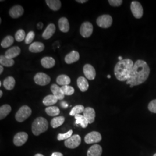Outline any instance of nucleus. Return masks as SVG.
I'll return each instance as SVG.
<instances>
[{
    "mask_svg": "<svg viewBox=\"0 0 156 156\" xmlns=\"http://www.w3.org/2000/svg\"><path fill=\"white\" fill-rule=\"evenodd\" d=\"M153 156H156V153H155V154L153 155Z\"/></svg>",
    "mask_w": 156,
    "mask_h": 156,
    "instance_id": "nucleus-50",
    "label": "nucleus"
},
{
    "mask_svg": "<svg viewBox=\"0 0 156 156\" xmlns=\"http://www.w3.org/2000/svg\"><path fill=\"white\" fill-rule=\"evenodd\" d=\"M84 74L86 78L89 80H94L96 76V72L95 69L93 66L90 65L89 64H86L83 67Z\"/></svg>",
    "mask_w": 156,
    "mask_h": 156,
    "instance_id": "nucleus-12",
    "label": "nucleus"
},
{
    "mask_svg": "<svg viewBox=\"0 0 156 156\" xmlns=\"http://www.w3.org/2000/svg\"><path fill=\"white\" fill-rule=\"evenodd\" d=\"M14 42V38L12 36L8 35L5 37L1 43V46L3 48H7L10 47Z\"/></svg>",
    "mask_w": 156,
    "mask_h": 156,
    "instance_id": "nucleus-33",
    "label": "nucleus"
},
{
    "mask_svg": "<svg viewBox=\"0 0 156 156\" xmlns=\"http://www.w3.org/2000/svg\"><path fill=\"white\" fill-rule=\"evenodd\" d=\"M51 156H63L62 153L60 152H54L53 153V154H51Z\"/></svg>",
    "mask_w": 156,
    "mask_h": 156,
    "instance_id": "nucleus-41",
    "label": "nucleus"
},
{
    "mask_svg": "<svg viewBox=\"0 0 156 156\" xmlns=\"http://www.w3.org/2000/svg\"><path fill=\"white\" fill-rule=\"evenodd\" d=\"M21 50L19 46H13L6 51L5 55L6 58L9 59H13L20 55Z\"/></svg>",
    "mask_w": 156,
    "mask_h": 156,
    "instance_id": "nucleus-18",
    "label": "nucleus"
},
{
    "mask_svg": "<svg viewBox=\"0 0 156 156\" xmlns=\"http://www.w3.org/2000/svg\"><path fill=\"white\" fill-rule=\"evenodd\" d=\"M11 106L8 104L3 105L0 108V120L4 119L11 112Z\"/></svg>",
    "mask_w": 156,
    "mask_h": 156,
    "instance_id": "nucleus-29",
    "label": "nucleus"
},
{
    "mask_svg": "<svg viewBox=\"0 0 156 156\" xmlns=\"http://www.w3.org/2000/svg\"><path fill=\"white\" fill-rule=\"evenodd\" d=\"M101 140V135L97 131H92L87 134L84 137V141L87 144L98 143L100 142Z\"/></svg>",
    "mask_w": 156,
    "mask_h": 156,
    "instance_id": "nucleus-10",
    "label": "nucleus"
},
{
    "mask_svg": "<svg viewBox=\"0 0 156 156\" xmlns=\"http://www.w3.org/2000/svg\"><path fill=\"white\" fill-rule=\"evenodd\" d=\"M56 82L62 86H67L71 83V79L66 75H60L56 79Z\"/></svg>",
    "mask_w": 156,
    "mask_h": 156,
    "instance_id": "nucleus-26",
    "label": "nucleus"
},
{
    "mask_svg": "<svg viewBox=\"0 0 156 156\" xmlns=\"http://www.w3.org/2000/svg\"><path fill=\"white\" fill-rule=\"evenodd\" d=\"M34 80L35 83L39 86H46L49 83L51 80L50 76L45 73H37L34 77Z\"/></svg>",
    "mask_w": 156,
    "mask_h": 156,
    "instance_id": "nucleus-7",
    "label": "nucleus"
},
{
    "mask_svg": "<svg viewBox=\"0 0 156 156\" xmlns=\"http://www.w3.org/2000/svg\"><path fill=\"white\" fill-rule=\"evenodd\" d=\"M41 63L42 67H44L45 68H51L54 67L56 62L55 60L51 57H45L41 59Z\"/></svg>",
    "mask_w": 156,
    "mask_h": 156,
    "instance_id": "nucleus-23",
    "label": "nucleus"
},
{
    "mask_svg": "<svg viewBox=\"0 0 156 156\" xmlns=\"http://www.w3.org/2000/svg\"><path fill=\"white\" fill-rule=\"evenodd\" d=\"M48 129V122L42 117H37L32 124V132L34 135L38 136L47 131Z\"/></svg>",
    "mask_w": 156,
    "mask_h": 156,
    "instance_id": "nucleus-3",
    "label": "nucleus"
},
{
    "mask_svg": "<svg viewBox=\"0 0 156 156\" xmlns=\"http://www.w3.org/2000/svg\"><path fill=\"white\" fill-rule=\"evenodd\" d=\"M45 112L50 116H57L60 113V111L59 108L57 106H55L47 107L45 109Z\"/></svg>",
    "mask_w": 156,
    "mask_h": 156,
    "instance_id": "nucleus-31",
    "label": "nucleus"
},
{
    "mask_svg": "<svg viewBox=\"0 0 156 156\" xmlns=\"http://www.w3.org/2000/svg\"><path fill=\"white\" fill-rule=\"evenodd\" d=\"M119 58V61H122V60H123V57H122V56H119V58Z\"/></svg>",
    "mask_w": 156,
    "mask_h": 156,
    "instance_id": "nucleus-45",
    "label": "nucleus"
},
{
    "mask_svg": "<svg viewBox=\"0 0 156 156\" xmlns=\"http://www.w3.org/2000/svg\"><path fill=\"white\" fill-rule=\"evenodd\" d=\"M75 119L76 120V124L80 125L82 128H86L89 124V123L86 119L82 115H76L75 116Z\"/></svg>",
    "mask_w": 156,
    "mask_h": 156,
    "instance_id": "nucleus-28",
    "label": "nucleus"
},
{
    "mask_svg": "<svg viewBox=\"0 0 156 156\" xmlns=\"http://www.w3.org/2000/svg\"><path fill=\"white\" fill-rule=\"evenodd\" d=\"M0 23H1V19H0Z\"/></svg>",
    "mask_w": 156,
    "mask_h": 156,
    "instance_id": "nucleus-49",
    "label": "nucleus"
},
{
    "mask_svg": "<svg viewBox=\"0 0 156 156\" xmlns=\"http://www.w3.org/2000/svg\"><path fill=\"white\" fill-rule=\"evenodd\" d=\"M62 106L64 108H66L67 107H68V104L66 102H62Z\"/></svg>",
    "mask_w": 156,
    "mask_h": 156,
    "instance_id": "nucleus-42",
    "label": "nucleus"
},
{
    "mask_svg": "<svg viewBox=\"0 0 156 156\" xmlns=\"http://www.w3.org/2000/svg\"><path fill=\"white\" fill-rule=\"evenodd\" d=\"M2 94H3L2 91V90H0V97H1V98L2 97Z\"/></svg>",
    "mask_w": 156,
    "mask_h": 156,
    "instance_id": "nucleus-46",
    "label": "nucleus"
},
{
    "mask_svg": "<svg viewBox=\"0 0 156 156\" xmlns=\"http://www.w3.org/2000/svg\"><path fill=\"white\" fill-rule=\"evenodd\" d=\"M3 71H4V67L2 66H0V74H2V73L3 72Z\"/></svg>",
    "mask_w": 156,
    "mask_h": 156,
    "instance_id": "nucleus-44",
    "label": "nucleus"
},
{
    "mask_svg": "<svg viewBox=\"0 0 156 156\" xmlns=\"http://www.w3.org/2000/svg\"><path fill=\"white\" fill-rule=\"evenodd\" d=\"M131 11L136 19L141 18L144 15V9L140 2L137 1H133L131 4Z\"/></svg>",
    "mask_w": 156,
    "mask_h": 156,
    "instance_id": "nucleus-6",
    "label": "nucleus"
},
{
    "mask_svg": "<svg viewBox=\"0 0 156 156\" xmlns=\"http://www.w3.org/2000/svg\"><path fill=\"white\" fill-rule=\"evenodd\" d=\"M150 72L151 69L147 63L142 60H138L134 63L126 83L130 84L131 88L141 84L147 79Z\"/></svg>",
    "mask_w": 156,
    "mask_h": 156,
    "instance_id": "nucleus-1",
    "label": "nucleus"
},
{
    "mask_svg": "<svg viewBox=\"0 0 156 156\" xmlns=\"http://www.w3.org/2000/svg\"><path fill=\"white\" fill-rule=\"evenodd\" d=\"M107 77H108V78H111V75H108V76H107Z\"/></svg>",
    "mask_w": 156,
    "mask_h": 156,
    "instance_id": "nucleus-48",
    "label": "nucleus"
},
{
    "mask_svg": "<svg viewBox=\"0 0 156 156\" xmlns=\"http://www.w3.org/2000/svg\"><path fill=\"white\" fill-rule=\"evenodd\" d=\"M50 90L56 98L58 99V100H62L64 99L65 95L64 94L62 91V87L58 86L56 84H53L51 87Z\"/></svg>",
    "mask_w": 156,
    "mask_h": 156,
    "instance_id": "nucleus-15",
    "label": "nucleus"
},
{
    "mask_svg": "<svg viewBox=\"0 0 156 156\" xmlns=\"http://www.w3.org/2000/svg\"><path fill=\"white\" fill-rule=\"evenodd\" d=\"M35 38V33L33 31H30L25 39V43L26 44H30L33 41L34 39Z\"/></svg>",
    "mask_w": 156,
    "mask_h": 156,
    "instance_id": "nucleus-38",
    "label": "nucleus"
},
{
    "mask_svg": "<svg viewBox=\"0 0 156 156\" xmlns=\"http://www.w3.org/2000/svg\"><path fill=\"white\" fill-rule=\"evenodd\" d=\"M84 117L86 119L89 124H91L94 122L95 117V112L92 108H86L83 112Z\"/></svg>",
    "mask_w": 156,
    "mask_h": 156,
    "instance_id": "nucleus-14",
    "label": "nucleus"
},
{
    "mask_svg": "<svg viewBox=\"0 0 156 156\" xmlns=\"http://www.w3.org/2000/svg\"><path fill=\"white\" fill-rule=\"evenodd\" d=\"M1 86V82H0V86Z\"/></svg>",
    "mask_w": 156,
    "mask_h": 156,
    "instance_id": "nucleus-51",
    "label": "nucleus"
},
{
    "mask_svg": "<svg viewBox=\"0 0 156 156\" xmlns=\"http://www.w3.org/2000/svg\"><path fill=\"white\" fill-rule=\"evenodd\" d=\"M148 109L152 113H156V99L151 101L148 105Z\"/></svg>",
    "mask_w": 156,
    "mask_h": 156,
    "instance_id": "nucleus-39",
    "label": "nucleus"
},
{
    "mask_svg": "<svg viewBox=\"0 0 156 156\" xmlns=\"http://www.w3.org/2000/svg\"><path fill=\"white\" fill-rule=\"evenodd\" d=\"M73 133V131L72 129H70L69 131H68L66 133L64 134H58L57 136V140L59 141L63 140H67L71 136H72V134Z\"/></svg>",
    "mask_w": 156,
    "mask_h": 156,
    "instance_id": "nucleus-37",
    "label": "nucleus"
},
{
    "mask_svg": "<svg viewBox=\"0 0 156 156\" xmlns=\"http://www.w3.org/2000/svg\"><path fill=\"white\" fill-rule=\"evenodd\" d=\"M80 55L79 53L76 51H72L68 53L65 57V62L68 64H71L75 62H78L79 60Z\"/></svg>",
    "mask_w": 156,
    "mask_h": 156,
    "instance_id": "nucleus-17",
    "label": "nucleus"
},
{
    "mask_svg": "<svg viewBox=\"0 0 156 156\" xmlns=\"http://www.w3.org/2000/svg\"><path fill=\"white\" fill-rule=\"evenodd\" d=\"M12 18L17 19L22 16L24 13V9L22 6L15 5L12 7L9 12Z\"/></svg>",
    "mask_w": 156,
    "mask_h": 156,
    "instance_id": "nucleus-13",
    "label": "nucleus"
},
{
    "mask_svg": "<svg viewBox=\"0 0 156 156\" xmlns=\"http://www.w3.org/2000/svg\"><path fill=\"white\" fill-rule=\"evenodd\" d=\"M58 27L62 33H68L69 30V24L66 17H61L58 20Z\"/></svg>",
    "mask_w": 156,
    "mask_h": 156,
    "instance_id": "nucleus-22",
    "label": "nucleus"
},
{
    "mask_svg": "<svg viewBox=\"0 0 156 156\" xmlns=\"http://www.w3.org/2000/svg\"><path fill=\"white\" fill-rule=\"evenodd\" d=\"M81 144V138L79 135H73L64 142V145L67 148L75 149Z\"/></svg>",
    "mask_w": 156,
    "mask_h": 156,
    "instance_id": "nucleus-9",
    "label": "nucleus"
},
{
    "mask_svg": "<svg viewBox=\"0 0 156 156\" xmlns=\"http://www.w3.org/2000/svg\"><path fill=\"white\" fill-rule=\"evenodd\" d=\"M112 17L109 15H101L97 19V25L101 28H108L110 27L112 24Z\"/></svg>",
    "mask_w": 156,
    "mask_h": 156,
    "instance_id": "nucleus-5",
    "label": "nucleus"
},
{
    "mask_svg": "<svg viewBox=\"0 0 156 156\" xmlns=\"http://www.w3.org/2000/svg\"><path fill=\"white\" fill-rule=\"evenodd\" d=\"M45 49V45L40 42H35L29 46V50L32 53H40Z\"/></svg>",
    "mask_w": 156,
    "mask_h": 156,
    "instance_id": "nucleus-20",
    "label": "nucleus"
},
{
    "mask_svg": "<svg viewBox=\"0 0 156 156\" xmlns=\"http://www.w3.org/2000/svg\"><path fill=\"white\" fill-rule=\"evenodd\" d=\"M32 111L29 106L23 105L19 111L17 112L15 115V119L18 122H23L27 119L31 115Z\"/></svg>",
    "mask_w": 156,
    "mask_h": 156,
    "instance_id": "nucleus-4",
    "label": "nucleus"
},
{
    "mask_svg": "<svg viewBox=\"0 0 156 156\" xmlns=\"http://www.w3.org/2000/svg\"><path fill=\"white\" fill-rule=\"evenodd\" d=\"M56 26L54 24H49L42 34V37L45 39H50L56 31Z\"/></svg>",
    "mask_w": 156,
    "mask_h": 156,
    "instance_id": "nucleus-19",
    "label": "nucleus"
},
{
    "mask_svg": "<svg viewBox=\"0 0 156 156\" xmlns=\"http://www.w3.org/2000/svg\"><path fill=\"white\" fill-rule=\"evenodd\" d=\"M58 99L54 95H48L43 100V104L45 106H51L57 103Z\"/></svg>",
    "mask_w": 156,
    "mask_h": 156,
    "instance_id": "nucleus-27",
    "label": "nucleus"
},
{
    "mask_svg": "<svg viewBox=\"0 0 156 156\" xmlns=\"http://www.w3.org/2000/svg\"><path fill=\"white\" fill-rule=\"evenodd\" d=\"M25 37H26L25 31L22 29L19 30L15 34V39L19 42H22L24 39H25Z\"/></svg>",
    "mask_w": 156,
    "mask_h": 156,
    "instance_id": "nucleus-35",
    "label": "nucleus"
},
{
    "mask_svg": "<svg viewBox=\"0 0 156 156\" xmlns=\"http://www.w3.org/2000/svg\"><path fill=\"white\" fill-rule=\"evenodd\" d=\"M0 64L2 66L6 67H11L13 66L15 64V61L13 59H9L6 58L4 55L0 56Z\"/></svg>",
    "mask_w": 156,
    "mask_h": 156,
    "instance_id": "nucleus-32",
    "label": "nucleus"
},
{
    "mask_svg": "<svg viewBox=\"0 0 156 156\" xmlns=\"http://www.w3.org/2000/svg\"><path fill=\"white\" fill-rule=\"evenodd\" d=\"M76 1L79 3H85V2H87L88 1L87 0H76Z\"/></svg>",
    "mask_w": 156,
    "mask_h": 156,
    "instance_id": "nucleus-43",
    "label": "nucleus"
},
{
    "mask_svg": "<svg viewBox=\"0 0 156 156\" xmlns=\"http://www.w3.org/2000/svg\"><path fill=\"white\" fill-rule=\"evenodd\" d=\"M65 122V117L64 116H57L54 117L51 122V126L53 128H57L62 125V124Z\"/></svg>",
    "mask_w": 156,
    "mask_h": 156,
    "instance_id": "nucleus-30",
    "label": "nucleus"
},
{
    "mask_svg": "<svg viewBox=\"0 0 156 156\" xmlns=\"http://www.w3.org/2000/svg\"><path fill=\"white\" fill-rule=\"evenodd\" d=\"M28 137V134L25 132L18 133L13 138V143L16 146H21L27 142Z\"/></svg>",
    "mask_w": 156,
    "mask_h": 156,
    "instance_id": "nucleus-11",
    "label": "nucleus"
},
{
    "mask_svg": "<svg viewBox=\"0 0 156 156\" xmlns=\"http://www.w3.org/2000/svg\"><path fill=\"white\" fill-rule=\"evenodd\" d=\"M109 4L112 6H120L123 4L122 0H109Z\"/></svg>",
    "mask_w": 156,
    "mask_h": 156,
    "instance_id": "nucleus-40",
    "label": "nucleus"
},
{
    "mask_svg": "<svg viewBox=\"0 0 156 156\" xmlns=\"http://www.w3.org/2000/svg\"><path fill=\"white\" fill-rule=\"evenodd\" d=\"M93 32V26L89 22L83 23L80 28V34L84 38H89Z\"/></svg>",
    "mask_w": 156,
    "mask_h": 156,
    "instance_id": "nucleus-8",
    "label": "nucleus"
},
{
    "mask_svg": "<svg viewBox=\"0 0 156 156\" xmlns=\"http://www.w3.org/2000/svg\"><path fill=\"white\" fill-rule=\"evenodd\" d=\"M43 156L42 154H39V153H38V154H35V156Z\"/></svg>",
    "mask_w": 156,
    "mask_h": 156,
    "instance_id": "nucleus-47",
    "label": "nucleus"
},
{
    "mask_svg": "<svg viewBox=\"0 0 156 156\" xmlns=\"http://www.w3.org/2000/svg\"><path fill=\"white\" fill-rule=\"evenodd\" d=\"M134 65V62L129 58L123 59L118 62L114 68V73L117 80L120 82H127Z\"/></svg>",
    "mask_w": 156,
    "mask_h": 156,
    "instance_id": "nucleus-2",
    "label": "nucleus"
},
{
    "mask_svg": "<svg viewBox=\"0 0 156 156\" xmlns=\"http://www.w3.org/2000/svg\"><path fill=\"white\" fill-rule=\"evenodd\" d=\"M62 90L64 94L66 95H71L75 92V90L73 89V87L68 85L62 86Z\"/></svg>",
    "mask_w": 156,
    "mask_h": 156,
    "instance_id": "nucleus-36",
    "label": "nucleus"
},
{
    "mask_svg": "<svg viewBox=\"0 0 156 156\" xmlns=\"http://www.w3.org/2000/svg\"><path fill=\"white\" fill-rule=\"evenodd\" d=\"M85 108L84 107L83 105H78L76 106H74L72 109V110L69 113V115L70 116H75L76 115H79V113H83Z\"/></svg>",
    "mask_w": 156,
    "mask_h": 156,
    "instance_id": "nucleus-34",
    "label": "nucleus"
},
{
    "mask_svg": "<svg viewBox=\"0 0 156 156\" xmlns=\"http://www.w3.org/2000/svg\"><path fill=\"white\" fill-rule=\"evenodd\" d=\"M15 79L12 76H8L5 78L3 82V86L8 90L13 89L15 86Z\"/></svg>",
    "mask_w": 156,
    "mask_h": 156,
    "instance_id": "nucleus-25",
    "label": "nucleus"
},
{
    "mask_svg": "<svg viewBox=\"0 0 156 156\" xmlns=\"http://www.w3.org/2000/svg\"><path fill=\"white\" fill-rule=\"evenodd\" d=\"M102 153V148L100 145H93L87 151V156H101Z\"/></svg>",
    "mask_w": 156,
    "mask_h": 156,
    "instance_id": "nucleus-16",
    "label": "nucleus"
},
{
    "mask_svg": "<svg viewBox=\"0 0 156 156\" xmlns=\"http://www.w3.org/2000/svg\"><path fill=\"white\" fill-rule=\"evenodd\" d=\"M45 2L50 9L54 11H58L62 6V2L60 0H46Z\"/></svg>",
    "mask_w": 156,
    "mask_h": 156,
    "instance_id": "nucleus-24",
    "label": "nucleus"
},
{
    "mask_svg": "<svg viewBox=\"0 0 156 156\" xmlns=\"http://www.w3.org/2000/svg\"><path fill=\"white\" fill-rule=\"evenodd\" d=\"M77 84L80 90L82 92L86 91L89 87L87 80L83 76H80L77 79Z\"/></svg>",
    "mask_w": 156,
    "mask_h": 156,
    "instance_id": "nucleus-21",
    "label": "nucleus"
}]
</instances>
